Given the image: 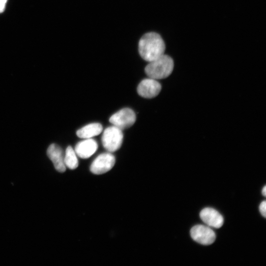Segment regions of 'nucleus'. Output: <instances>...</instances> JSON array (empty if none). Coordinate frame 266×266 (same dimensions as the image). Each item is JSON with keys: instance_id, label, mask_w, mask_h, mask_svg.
I'll return each instance as SVG.
<instances>
[{"instance_id": "obj_12", "label": "nucleus", "mask_w": 266, "mask_h": 266, "mask_svg": "<svg viewBox=\"0 0 266 266\" xmlns=\"http://www.w3.org/2000/svg\"><path fill=\"white\" fill-rule=\"evenodd\" d=\"M64 163L66 168L71 170L77 169L79 166L77 155L72 147L69 146L66 151L64 156Z\"/></svg>"}, {"instance_id": "obj_5", "label": "nucleus", "mask_w": 266, "mask_h": 266, "mask_svg": "<svg viewBox=\"0 0 266 266\" xmlns=\"http://www.w3.org/2000/svg\"><path fill=\"white\" fill-rule=\"evenodd\" d=\"M116 163V158L111 152L99 155L90 166L91 172L95 175H102L113 169Z\"/></svg>"}, {"instance_id": "obj_10", "label": "nucleus", "mask_w": 266, "mask_h": 266, "mask_svg": "<svg viewBox=\"0 0 266 266\" xmlns=\"http://www.w3.org/2000/svg\"><path fill=\"white\" fill-rule=\"evenodd\" d=\"M98 148V144L95 140L91 138L87 139L78 143L75 151L79 157L88 159L96 152Z\"/></svg>"}, {"instance_id": "obj_14", "label": "nucleus", "mask_w": 266, "mask_h": 266, "mask_svg": "<svg viewBox=\"0 0 266 266\" xmlns=\"http://www.w3.org/2000/svg\"><path fill=\"white\" fill-rule=\"evenodd\" d=\"M7 1L8 0H0V14L4 12Z\"/></svg>"}, {"instance_id": "obj_6", "label": "nucleus", "mask_w": 266, "mask_h": 266, "mask_svg": "<svg viewBox=\"0 0 266 266\" xmlns=\"http://www.w3.org/2000/svg\"><path fill=\"white\" fill-rule=\"evenodd\" d=\"M190 234L195 241L205 245L211 244L216 238L215 234L212 229L202 225L194 226L191 230Z\"/></svg>"}, {"instance_id": "obj_13", "label": "nucleus", "mask_w": 266, "mask_h": 266, "mask_svg": "<svg viewBox=\"0 0 266 266\" xmlns=\"http://www.w3.org/2000/svg\"><path fill=\"white\" fill-rule=\"evenodd\" d=\"M260 211L265 218L266 217V202L264 201L262 202L259 207Z\"/></svg>"}, {"instance_id": "obj_4", "label": "nucleus", "mask_w": 266, "mask_h": 266, "mask_svg": "<svg viewBox=\"0 0 266 266\" xmlns=\"http://www.w3.org/2000/svg\"><path fill=\"white\" fill-rule=\"evenodd\" d=\"M109 121L114 126L123 130L134 124L136 121V116L132 109L125 108L113 115Z\"/></svg>"}, {"instance_id": "obj_11", "label": "nucleus", "mask_w": 266, "mask_h": 266, "mask_svg": "<svg viewBox=\"0 0 266 266\" xmlns=\"http://www.w3.org/2000/svg\"><path fill=\"white\" fill-rule=\"evenodd\" d=\"M103 131L102 125L99 123L88 124L77 132V135L82 139H91L100 135Z\"/></svg>"}, {"instance_id": "obj_1", "label": "nucleus", "mask_w": 266, "mask_h": 266, "mask_svg": "<svg viewBox=\"0 0 266 266\" xmlns=\"http://www.w3.org/2000/svg\"><path fill=\"white\" fill-rule=\"evenodd\" d=\"M166 47L162 37L155 32L144 35L139 44V52L142 58L150 62L164 55Z\"/></svg>"}, {"instance_id": "obj_3", "label": "nucleus", "mask_w": 266, "mask_h": 266, "mask_svg": "<svg viewBox=\"0 0 266 266\" xmlns=\"http://www.w3.org/2000/svg\"><path fill=\"white\" fill-rule=\"evenodd\" d=\"M123 140L122 130L115 126L106 128L102 138L104 148L111 153L114 152L120 149Z\"/></svg>"}, {"instance_id": "obj_15", "label": "nucleus", "mask_w": 266, "mask_h": 266, "mask_svg": "<svg viewBox=\"0 0 266 266\" xmlns=\"http://www.w3.org/2000/svg\"><path fill=\"white\" fill-rule=\"evenodd\" d=\"M262 194L265 197L266 196V186H264V187L263 188L262 190Z\"/></svg>"}, {"instance_id": "obj_8", "label": "nucleus", "mask_w": 266, "mask_h": 266, "mask_svg": "<svg viewBox=\"0 0 266 266\" xmlns=\"http://www.w3.org/2000/svg\"><path fill=\"white\" fill-rule=\"evenodd\" d=\"M61 148L53 144L48 148L47 155L52 160L56 169L60 173H64L66 170L64 163V156Z\"/></svg>"}, {"instance_id": "obj_2", "label": "nucleus", "mask_w": 266, "mask_h": 266, "mask_svg": "<svg viewBox=\"0 0 266 266\" xmlns=\"http://www.w3.org/2000/svg\"><path fill=\"white\" fill-rule=\"evenodd\" d=\"M174 67L173 59L163 55L156 59L150 62L145 68L147 75L154 80L164 79L172 73Z\"/></svg>"}, {"instance_id": "obj_7", "label": "nucleus", "mask_w": 266, "mask_h": 266, "mask_svg": "<svg viewBox=\"0 0 266 266\" xmlns=\"http://www.w3.org/2000/svg\"><path fill=\"white\" fill-rule=\"evenodd\" d=\"M162 87L156 80L147 79L142 81L139 85L137 91L141 97L151 99L156 97L160 92Z\"/></svg>"}, {"instance_id": "obj_9", "label": "nucleus", "mask_w": 266, "mask_h": 266, "mask_svg": "<svg viewBox=\"0 0 266 266\" xmlns=\"http://www.w3.org/2000/svg\"><path fill=\"white\" fill-rule=\"evenodd\" d=\"M200 216L206 224L215 228L221 227L224 223V219L221 214L212 208L207 207L203 209Z\"/></svg>"}]
</instances>
